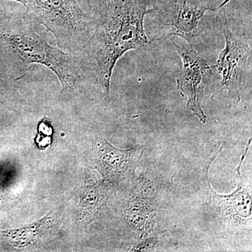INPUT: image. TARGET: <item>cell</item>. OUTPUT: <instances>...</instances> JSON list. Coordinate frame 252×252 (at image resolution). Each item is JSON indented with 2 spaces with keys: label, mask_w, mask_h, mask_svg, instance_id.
I'll use <instances>...</instances> for the list:
<instances>
[{
  "label": "cell",
  "mask_w": 252,
  "mask_h": 252,
  "mask_svg": "<svg viewBox=\"0 0 252 252\" xmlns=\"http://www.w3.org/2000/svg\"><path fill=\"white\" fill-rule=\"evenodd\" d=\"M12 1H17V2L21 3L23 5L26 4V0H12Z\"/></svg>",
  "instance_id": "10"
},
{
  "label": "cell",
  "mask_w": 252,
  "mask_h": 252,
  "mask_svg": "<svg viewBox=\"0 0 252 252\" xmlns=\"http://www.w3.org/2000/svg\"><path fill=\"white\" fill-rule=\"evenodd\" d=\"M175 48L183 61L182 70L177 78L178 89L184 95L188 97L189 108L205 122L206 117L200 107V97L203 93V74L209 67L193 51L176 44Z\"/></svg>",
  "instance_id": "4"
},
{
  "label": "cell",
  "mask_w": 252,
  "mask_h": 252,
  "mask_svg": "<svg viewBox=\"0 0 252 252\" xmlns=\"http://www.w3.org/2000/svg\"><path fill=\"white\" fill-rule=\"evenodd\" d=\"M85 190L83 195L82 200H81V205L86 210L92 211L96 210L102 203V197L100 193L97 189L94 187H89Z\"/></svg>",
  "instance_id": "9"
},
{
  "label": "cell",
  "mask_w": 252,
  "mask_h": 252,
  "mask_svg": "<svg viewBox=\"0 0 252 252\" xmlns=\"http://www.w3.org/2000/svg\"><path fill=\"white\" fill-rule=\"evenodd\" d=\"M27 16L56 38L60 49L80 56L89 47L91 26L77 0H26Z\"/></svg>",
  "instance_id": "3"
},
{
  "label": "cell",
  "mask_w": 252,
  "mask_h": 252,
  "mask_svg": "<svg viewBox=\"0 0 252 252\" xmlns=\"http://www.w3.org/2000/svg\"><path fill=\"white\" fill-rule=\"evenodd\" d=\"M53 131L54 130L51 122L47 118H44L38 125V135L36 138V144H38L41 148L47 147L51 144Z\"/></svg>",
  "instance_id": "8"
},
{
  "label": "cell",
  "mask_w": 252,
  "mask_h": 252,
  "mask_svg": "<svg viewBox=\"0 0 252 252\" xmlns=\"http://www.w3.org/2000/svg\"><path fill=\"white\" fill-rule=\"evenodd\" d=\"M140 155V149L121 150L103 140L97 149V166L105 178L119 179L130 170Z\"/></svg>",
  "instance_id": "5"
},
{
  "label": "cell",
  "mask_w": 252,
  "mask_h": 252,
  "mask_svg": "<svg viewBox=\"0 0 252 252\" xmlns=\"http://www.w3.org/2000/svg\"><path fill=\"white\" fill-rule=\"evenodd\" d=\"M229 0H225L223 4H220L217 8H197L187 6V0L183 3L180 2L175 4L172 10L171 18L170 19V26L174 28V32L176 35L182 36L188 39L193 35V31H195L199 20L203 17L205 11H216L228 3Z\"/></svg>",
  "instance_id": "7"
},
{
  "label": "cell",
  "mask_w": 252,
  "mask_h": 252,
  "mask_svg": "<svg viewBox=\"0 0 252 252\" xmlns=\"http://www.w3.org/2000/svg\"><path fill=\"white\" fill-rule=\"evenodd\" d=\"M0 44L26 64H42L49 69L64 92L76 90L84 80L80 56L51 45L36 32L28 16L0 26Z\"/></svg>",
  "instance_id": "2"
},
{
  "label": "cell",
  "mask_w": 252,
  "mask_h": 252,
  "mask_svg": "<svg viewBox=\"0 0 252 252\" xmlns=\"http://www.w3.org/2000/svg\"><path fill=\"white\" fill-rule=\"evenodd\" d=\"M225 36V49L220 52L217 64L211 67H216L222 75V85L228 86L233 80L239 63L244 57L245 49L241 43L233 36L225 21L223 27Z\"/></svg>",
  "instance_id": "6"
},
{
  "label": "cell",
  "mask_w": 252,
  "mask_h": 252,
  "mask_svg": "<svg viewBox=\"0 0 252 252\" xmlns=\"http://www.w3.org/2000/svg\"><path fill=\"white\" fill-rule=\"evenodd\" d=\"M152 11L140 0H108L96 16L86 52L97 63L99 82L108 95L117 61L127 51L148 44L144 18Z\"/></svg>",
  "instance_id": "1"
}]
</instances>
